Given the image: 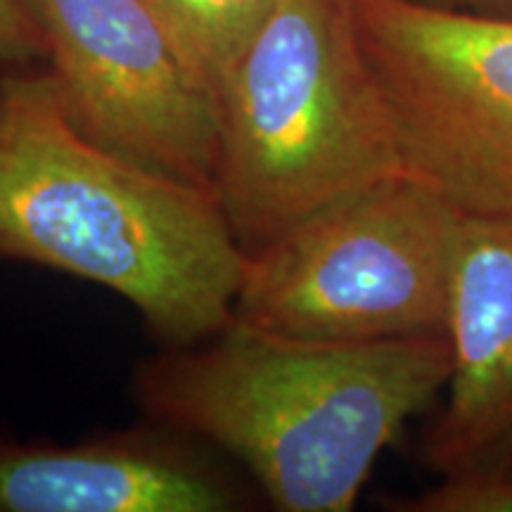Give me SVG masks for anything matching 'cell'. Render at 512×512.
Segmentation results:
<instances>
[{"label": "cell", "instance_id": "8fae6325", "mask_svg": "<svg viewBox=\"0 0 512 512\" xmlns=\"http://www.w3.org/2000/svg\"><path fill=\"white\" fill-rule=\"evenodd\" d=\"M41 57H48V46L27 0H0V64L24 67Z\"/></svg>", "mask_w": 512, "mask_h": 512}, {"label": "cell", "instance_id": "7c38bea8", "mask_svg": "<svg viewBox=\"0 0 512 512\" xmlns=\"http://www.w3.org/2000/svg\"><path fill=\"white\" fill-rule=\"evenodd\" d=\"M418 3L441 10L470 12V15L512 17V0H418Z\"/></svg>", "mask_w": 512, "mask_h": 512}, {"label": "cell", "instance_id": "3957f363", "mask_svg": "<svg viewBox=\"0 0 512 512\" xmlns=\"http://www.w3.org/2000/svg\"><path fill=\"white\" fill-rule=\"evenodd\" d=\"M214 105V190L245 254L406 174L351 0H278Z\"/></svg>", "mask_w": 512, "mask_h": 512}, {"label": "cell", "instance_id": "ba28073f", "mask_svg": "<svg viewBox=\"0 0 512 512\" xmlns=\"http://www.w3.org/2000/svg\"><path fill=\"white\" fill-rule=\"evenodd\" d=\"M164 432L81 444L0 439V512H230L249 496L226 470Z\"/></svg>", "mask_w": 512, "mask_h": 512}, {"label": "cell", "instance_id": "52a82bcc", "mask_svg": "<svg viewBox=\"0 0 512 512\" xmlns=\"http://www.w3.org/2000/svg\"><path fill=\"white\" fill-rule=\"evenodd\" d=\"M446 337L448 396L425 463L441 479L512 472V219L460 221Z\"/></svg>", "mask_w": 512, "mask_h": 512}, {"label": "cell", "instance_id": "277c9868", "mask_svg": "<svg viewBox=\"0 0 512 512\" xmlns=\"http://www.w3.org/2000/svg\"><path fill=\"white\" fill-rule=\"evenodd\" d=\"M460 221L415 176L384 178L247 254L233 318L311 342L446 335Z\"/></svg>", "mask_w": 512, "mask_h": 512}, {"label": "cell", "instance_id": "6da1fadb", "mask_svg": "<svg viewBox=\"0 0 512 512\" xmlns=\"http://www.w3.org/2000/svg\"><path fill=\"white\" fill-rule=\"evenodd\" d=\"M0 259L107 287L169 347L233 323L247 264L214 190L93 140L53 72L0 79Z\"/></svg>", "mask_w": 512, "mask_h": 512}, {"label": "cell", "instance_id": "9c48e42d", "mask_svg": "<svg viewBox=\"0 0 512 512\" xmlns=\"http://www.w3.org/2000/svg\"><path fill=\"white\" fill-rule=\"evenodd\" d=\"M278 0H145L192 81L216 100L221 83Z\"/></svg>", "mask_w": 512, "mask_h": 512}, {"label": "cell", "instance_id": "30bf717a", "mask_svg": "<svg viewBox=\"0 0 512 512\" xmlns=\"http://www.w3.org/2000/svg\"><path fill=\"white\" fill-rule=\"evenodd\" d=\"M406 512H512V472L441 479L425 494L394 501Z\"/></svg>", "mask_w": 512, "mask_h": 512}, {"label": "cell", "instance_id": "8992f818", "mask_svg": "<svg viewBox=\"0 0 512 512\" xmlns=\"http://www.w3.org/2000/svg\"><path fill=\"white\" fill-rule=\"evenodd\" d=\"M50 72L83 131L110 150L214 190L216 105L145 0H27ZM216 192V190H214Z\"/></svg>", "mask_w": 512, "mask_h": 512}, {"label": "cell", "instance_id": "5b68a950", "mask_svg": "<svg viewBox=\"0 0 512 512\" xmlns=\"http://www.w3.org/2000/svg\"><path fill=\"white\" fill-rule=\"evenodd\" d=\"M403 171L463 216L512 219V17L351 0Z\"/></svg>", "mask_w": 512, "mask_h": 512}, {"label": "cell", "instance_id": "7a4b0ae2", "mask_svg": "<svg viewBox=\"0 0 512 512\" xmlns=\"http://www.w3.org/2000/svg\"><path fill=\"white\" fill-rule=\"evenodd\" d=\"M446 335L311 342L233 318L140 366L159 427L219 446L280 512H349L380 453L446 387Z\"/></svg>", "mask_w": 512, "mask_h": 512}]
</instances>
